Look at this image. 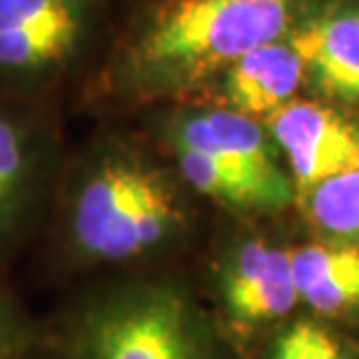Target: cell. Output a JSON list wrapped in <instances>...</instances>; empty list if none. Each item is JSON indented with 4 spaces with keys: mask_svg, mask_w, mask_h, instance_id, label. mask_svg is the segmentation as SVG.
<instances>
[{
    "mask_svg": "<svg viewBox=\"0 0 359 359\" xmlns=\"http://www.w3.org/2000/svg\"><path fill=\"white\" fill-rule=\"evenodd\" d=\"M66 159L56 105L0 96V252L54 205Z\"/></svg>",
    "mask_w": 359,
    "mask_h": 359,
    "instance_id": "obj_5",
    "label": "cell"
},
{
    "mask_svg": "<svg viewBox=\"0 0 359 359\" xmlns=\"http://www.w3.org/2000/svg\"><path fill=\"white\" fill-rule=\"evenodd\" d=\"M161 149H189L252 175L276 189L294 191L264 121L208 100L161 105L154 121Z\"/></svg>",
    "mask_w": 359,
    "mask_h": 359,
    "instance_id": "obj_6",
    "label": "cell"
},
{
    "mask_svg": "<svg viewBox=\"0 0 359 359\" xmlns=\"http://www.w3.org/2000/svg\"><path fill=\"white\" fill-rule=\"evenodd\" d=\"M61 357L226 359L208 315L170 283H133L91 299L68 325Z\"/></svg>",
    "mask_w": 359,
    "mask_h": 359,
    "instance_id": "obj_4",
    "label": "cell"
},
{
    "mask_svg": "<svg viewBox=\"0 0 359 359\" xmlns=\"http://www.w3.org/2000/svg\"><path fill=\"white\" fill-rule=\"evenodd\" d=\"M304 84L306 66L287 35L252 49L236 61L198 100L224 105L229 110L264 121L299 98L297 93Z\"/></svg>",
    "mask_w": 359,
    "mask_h": 359,
    "instance_id": "obj_10",
    "label": "cell"
},
{
    "mask_svg": "<svg viewBox=\"0 0 359 359\" xmlns=\"http://www.w3.org/2000/svg\"><path fill=\"white\" fill-rule=\"evenodd\" d=\"M318 0H142L117 21L87 84L131 107L198 100L252 49L287 38Z\"/></svg>",
    "mask_w": 359,
    "mask_h": 359,
    "instance_id": "obj_1",
    "label": "cell"
},
{
    "mask_svg": "<svg viewBox=\"0 0 359 359\" xmlns=\"http://www.w3.org/2000/svg\"><path fill=\"white\" fill-rule=\"evenodd\" d=\"M294 191L359 168V119L322 100L294 98L264 119Z\"/></svg>",
    "mask_w": 359,
    "mask_h": 359,
    "instance_id": "obj_8",
    "label": "cell"
},
{
    "mask_svg": "<svg viewBox=\"0 0 359 359\" xmlns=\"http://www.w3.org/2000/svg\"><path fill=\"white\" fill-rule=\"evenodd\" d=\"M299 304L318 318L359 313V243L320 238L292 250Z\"/></svg>",
    "mask_w": 359,
    "mask_h": 359,
    "instance_id": "obj_11",
    "label": "cell"
},
{
    "mask_svg": "<svg viewBox=\"0 0 359 359\" xmlns=\"http://www.w3.org/2000/svg\"><path fill=\"white\" fill-rule=\"evenodd\" d=\"M114 28V0H0V96L56 105L87 89Z\"/></svg>",
    "mask_w": 359,
    "mask_h": 359,
    "instance_id": "obj_3",
    "label": "cell"
},
{
    "mask_svg": "<svg viewBox=\"0 0 359 359\" xmlns=\"http://www.w3.org/2000/svg\"><path fill=\"white\" fill-rule=\"evenodd\" d=\"M38 350L31 320L10 297L0 294V359H28Z\"/></svg>",
    "mask_w": 359,
    "mask_h": 359,
    "instance_id": "obj_14",
    "label": "cell"
},
{
    "mask_svg": "<svg viewBox=\"0 0 359 359\" xmlns=\"http://www.w3.org/2000/svg\"><path fill=\"white\" fill-rule=\"evenodd\" d=\"M262 359H359V343L320 320H297L273 336Z\"/></svg>",
    "mask_w": 359,
    "mask_h": 359,
    "instance_id": "obj_13",
    "label": "cell"
},
{
    "mask_svg": "<svg viewBox=\"0 0 359 359\" xmlns=\"http://www.w3.org/2000/svg\"><path fill=\"white\" fill-rule=\"evenodd\" d=\"M301 196L306 219L322 238L359 243V168L327 180Z\"/></svg>",
    "mask_w": 359,
    "mask_h": 359,
    "instance_id": "obj_12",
    "label": "cell"
},
{
    "mask_svg": "<svg viewBox=\"0 0 359 359\" xmlns=\"http://www.w3.org/2000/svg\"><path fill=\"white\" fill-rule=\"evenodd\" d=\"M215 294L236 336H252L285 320L299 304L292 250L262 236L233 241L215 269Z\"/></svg>",
    "mask_w": 359,
    "mask_h": 359,
    "instance_id": "obj_7",
    "label": "cell"
},
{
    "mask_svg": "<svg viewBox=\"0 0 359 359\" xmlns=\"http://www.w3.org/2000/svg\"><path fill=\"white\" fill-rule=\"evenodd\" d=\"M290 42L306 66V82L359 112V0H318L292 28Z\"/></svg>",
    "mask_w": 359,
    "mask_h": 359,
    "instance_id": "obj_9",
    "label": "cell"
},
{
    "mask_svg": "<svg viewBox=\"0 0 359 359\" xmlns=\"http://www.w3.org/2000/svg\"><path fill=\"white\" fill-rule=\"evenodd\" d=\"M194 198L166 154L105 128L68 152L54 201L61 245L80 266L147 259L191 231Z\"/></svg>",
    "mask_w": 359,
    "mask_h": 359,
    "instance_id": "obj_2",
    "label": "cell"
},
{
    "mask_svg": "<svg viewBox=\"0 0 359 359\" xmlns=\"http://www.w3.org/2000/svg\"><path fill=\"white\" fill-rule=\"evenodd\" d=\"M28 359H38V350H35V353H33V355H31V357H28ZM56 359H63V357H61V355H59V357H56Z\"/></svg>",
    "mask_w": 359,
    "mask_h": 359,
    "instance_id": "obj_15",
    "label": "cell"
}]
</instances>
